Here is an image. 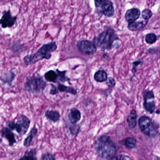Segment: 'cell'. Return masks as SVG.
Here are the masks:
<instances>
[{"mask_svg": "<svg viewBox=\"0 0 160 160\" xmlns=\"http://www.w3.org/2000/svg\"><path fill=\"white\" fill-rule=\"evenodd\" d=\"M141 63V61L140 60L137 61L133 62V70L135 71L136 70L137 67Z\"/></svg>", "mask_w": 160, "mask_h": 160, "instance_id": "33", "label": "cell"}, {"mask_svg": "<svg viewBox=\"0 0 160 160\" xmlns=\"http://www.w3.org/2000/svg\"><path fill=\"white\" fill-rule=\"evenodd\" d=\"M47 83L42 77L33 75L27 78L25 84L26 90L28 92H38L43 90Z\"/></svg>", "mask_w": 160, "mask_h": 160, "instance_id": "5", "label": "cell"}, {"mask_svg": "<svg viewBox=\"0 0 160 160\" xmlns=\"http://www.w3.org/2000/svg\"><path fill=\"white\" fill-rule=\"evenodd\" d=\"M58 46L55 42H51L49 43L44 45L37 51L35 54L28 55L24 58L25 65H31L36 63L41 60L45 59H49L52 57L51 53L56 51Z\"/></svg>", "mask_w": 160, "mask_h": 160, "instance_id": "2", "label": "cell"}, {"mask_svg": "<svg viewBox=\"0 0 160 160\" xmlns=\"http://www.w3.org/2000/svg\"><path fill=\"white\" fill-rule=\"evenodd\" d=\"M137 115L136 111L133 109L130 112V115L128 116L127 119V123L130 129H133L137 125Z\"/></svg>", "mask_w": 160, "mask_h": 160, "instance_id": "15", "label": "cell"}, {"mask_svg": "<svg viewBox=\"0 0 160 160\" xmlns=\"http://www.w3.org/2000/svg\"><path fill=\"white\" fill-rule=\"evenodd\" d=\"M51 90H50V94H52V95H55V94H57L58 93V89L57 88V87L56 86H54L53 84L51 85Z\"/></svg>", "mask_w": 160, "mask_h": 160, "instance_id": "31", "label": "cell"}, {"mask_svg": "<svg viewBox=\"0 0 160 160\" xmlns=\"http://www.w3.org/2000/svg\"><path fill=\"white\" fill-rule=\"evenodd\" d=\"M138 123L140 130L144 134L150 137L155 136L157 134L158 126L149 117L142 116L138 120Z\"/></svg>", "mask_w": 160, "mask_h": 160, "instance_id": "4", "label": "cell"}, {"mask_svg": "<svg viewBox=\"0 0 160 160\" xmlns=\"http://www.w3.org/2000/svg\"><path fill=\"white\" fill-rule=\"evenodd\" d=\"M46 118L54 122H56L59 120L60 114L56 110H48L46 111Z\"/></svg>", "mask_w": 160, "mask_h": 160, "instance_id": "16", "label": "cell"}, {"mask_svg": "<svg viewBox=\"0 0 160 160\" xmlns=\"http://www.w3.org/2000/svg\"><path fill=\"white\" fill-rule=\"evenodd\" d=\"M12 131L7 127H3L1 130L2 137L8 140L10 146H13L17 142L14 134Z\"/></svg>", "mask_w": 160, "mask_h": 160, "instance_id": "12", "label": "cell"}, {"mask_svg": "<svg viewBox=\"0 0 160 160\" xmlns=\"http://www.w3.org/2000/svg\"><path fill=\"white\" fill-rule=\"evenodd\" d=\"M141 15L144 20L148 21L149 19H150L152 17V13L149 9H145L142 11Z\"/></svg>", "mask_w": 160, "mask_h": 160, "instance_id": "26", "label": "cell"}, {"mask_svg": "<svg viewBox=\"0 0 160 160\" xmlns=\"http://www.w3.org/2000/svg\"><path fill=\"white\" fill-rule=\"evenodd\" d=\"M137 144V140L134 138H127L125 141V145L128 148H133Z\"/></svg>", "mask_w": 160, "mask_h": 160, "instance_id": "23", "label": "cell"}, {"mask_svg": "<svg viewBox=\"0 0 160 160\" xmlns=\"http://www.w3.org/2000/svg\"><path fill=\"white\" fill-rule=\"evenodd\" d=\"M143 97L144 99V107L145 110L149 113L152 114L155 110V103L153 101L150 102L149 101L154 99V95L153 92L152 91H146L144 92Z\"/></svg>", "mask_w": 160, "mask_h": 160, "instance_id": "8", "label": "cell"}, {"mask_svg": "<svg viewBox=\"0 0 160 160\" xmlns=\"http://www.w3.org/2000/svg\"><path fill=\"white\" fill-rule=\"evenodd\" d=\"M148 21L140 20L139 21H136L132 23H128V29L130 31L133 32L139 31L142 30L148 24Z\"/></svg>", "mask_w": 160, "mask_h": 160, "instance_id": "13", "label": "cell"}, {"mask_svg": "<svg viewBox=\"0 0 160 160\" xmlns=\"http://www.w3.org/2000/svg\"><path fill=\"white\" fill-rule=\"evenodd\" d=\"M56 72H57V74H58V79L59 80L62 82L70 81V78H69L67 77L66 75H65L66 71H60L58 70H57Z\"/></svg>", "mask_w": 160, "mask_h": 160, "instance_id": "24", "label": "cell"}, {"mask_svg": "<svg viewBox=\"0 0 160 160\" xmlns=\"http://www.w3.org/2000/svg\"><path fill=\"white\" fill-rule=\"evenodd\" d=\"M38 133V129L36 127H33L27 137L25 138L24 141V146L25 147H29L32 142L33 138L37 135Z\"/></svg>", "mask_w": 160, "mask_h": 160, "instance_id": "17", "label": "cell"}, {"mask_svg": "<svg viewBox=\"0 0 160 160\" xmlns=\"http://www.w3.org/2000/svg\"><path fill=\"white\" fill-rule=\"evenodd\" d=\"M16 20L17 17L12 16L10 11H5L1 19V24L3 28H12L15 24Z\"/></svg>", "mask_w": 160, "mask_h": 160, "instance_id": "10", "label": "cell"}, {"mask_svg": "<svg viewBox=\"0 0 160 160\" xmlns=\"http://www.w3.org/2000/svg\"><path fill=\"white\" fill-rule=\"evenodd\" d=\"M31 121L28 117L22 115L15 122V130L20 135H24L28 132L30 125Z\"/></svg>", "mask_w": 160, "mask_h": 160, "instance_id": "6", "label": "cell"}, {"mask_svg": "<svg viewBox=\"0 0 160 160\" xmlns=\"http://www.w3.org/2000/svg\"><path fill=\"white\" fill-rule=\"evenodd\" d=\"M42 160H55V157L54 155L52 154V153H49V152H48V153H44L42 155V158H41Z\"/></svg>", "mask_w": 160, "mask_h": 160, "instance_id": "28", "label": "cell"}, {"mask_svg": "<svg viewBox=\"0 0 160 160\" xmlns=\"http://www.w3.org/2000/svg\"><path fill=\"white\" fill-rule=\"evenodd\" d=\"M118 40V37L115 30L109 28L100 33L93 42L97 47L104 51L112 49L114 42Z\"/></svg>", "mask_w": 160, "mask_h": 160, "instance_id": "3", "label": "cell"}, {"mask_svg": "<svg viewBox=\"0 0 160 160\" xmlns=\"http://www.w3.org/2000/svg\"><path fill=\"white\" fill-rule=\"evenodd\" d=\"M73 125L69 127V130L71 134L74 136H76L78 134L80 130V127L78 125L76 124H72Z\"/></svg>", "mask_w": 160, "mask_h": 160, "instance_id": "27", "label": "cell"}, {"mask_svg": "<svg viewBox=\"0 0 160 160\" xmlns=\"http://www.w3.org/2000/svg\"><path fill=\"white\" fill-rule=\"evenodd\" d=\"M15 74L14 73L11 72L5 74L3 75V77L2 78V80L4 83H8L11 84V83L12 82L13 80L14 79Z\"/></svg>", "mask_w": 160, "mask_h": 160, "instance_id": "22", "label": "cell"}, {"mask_svg": "<svg viewBox=\"0 0 160 160\" xmlns=\"http://www.w3.org/2000/svg\"><path fill=\"white\" fill-rule=\"evenodd\" d=\"M110 160H131L130 157L127 156H125V155H118L117 156H113L109 158Z\"/></svg>", "mask_w": 160, "mask_h": 160, "instance_id": "29", "label": "cell"}, {"mask_svg": "<svg viewBox=\"0 0 160 160\" xmlns=\"http://www.w3.org/2000/svg\"><path fill=\"white\" fill-rule=\"evenodd\" d=\"M105 0H94V4H95V6L96 9L99 10L102 3Z\"/></svg>", "mask_w": 160, "mask_h": 160, "instance_id": "32", "label": "cell"}, {"mask_svg": "<svg viewBox=\"0 0 160 160\" xmlns=\"http://www.w3.org/2000/svg\"><path fill=\"white\" fill-rule=\"evenodd\" d=\"M94 148L97 155L102 159L113 157L117 151V147L109 136H101L95 142Z\"/></svg>", "mask_w": 160, "mask_h": 160, "instance_id": "1", "label": "cell"}, {"mask_svg": "<svg viewBox=\"0 0 160 160\" xmlns=\"http://www.w3.org/2000/svg\"><path fill=\"white\" fill-rule=\"evenodd\" d=\"M44 78L48 82L56 83L58 79V74L57 72H55L53 70H50L45 73Z\"/></svg>", "mask_w": 160, "mask_h": 160, "instance_id": "19", "label": "cell"}, {"mask_svg": "<svg viewBox=\"0 0 160 160\" xmlns=\"http://www.w3.org/2000/svg\"><path fill=\"white\" fill-rule=\"evenodd\" d=\"M37 151L36 150L32 149L30 151H26L24 154V156L22 158H20V160H37V158L35 157Z\"/></svg>", "mask_w": 160, "mask_h": 160, "instance_id": "21", "label": "cell"}, {"mask_svg": "<svg viewBox=\"0 0 160 160\" xmlns=\"http://www.w3.org/2000/svg\"><path fill=\"white\" fill-rule=\"evenodd\" d=\"M94 79L98 82H103L106 81L108 79L107 73L103 70H99L94 75Z\"/></svg>", "mask_w": 160, "mask_h": 160, "instance_id": "18", "label": "cell"}, {"mask_svg": "<svg viewBox=\"0 0 160 160\" xmlns=\"http://www.w3.org/2000/svg\"><path fill=\"white\" fill-rule=\"evenodd\" d=\"M98 10L100 13L106 17H112L115 14V9L113 3L109 0H105Z\"/></svg>", "mask_w": 160, "mask_h": 160, "instance_id": "9", "label": "cell"}, {"mask_svg": "<svg viewBox=\"0 0 160 160\" xmlns=\"http://www.w3.org/2000/svg\"><path fill=\"white\" fill-rule=\"evenodd\" d=\"M77 46L80 52L86 55H93L97 51V47L94 43L88 40L79 41Z\"/></svg>", "mask_w": 160, "mask_h": 160, "instance_id": "7", "label": "cell"}, {"mask_svg": "<svg viewBox=\"0 0 160 160\" xmlns=\"http://www.w3.org/2000/svg\"><path fill=\"white\" fill-rule=\"evenodd\" d=\"M140 10L138 8H132L127 10L125 14V19L128 23L137 21L140 17Z\"/></svg>", "mask_w": 160, "mask_h": 160, "instance_id": "11", "label": "cell"}, {"mask_svg": "<svg viewBox=\"0 0 160 160\" xmlns=\"http://www.w3.org/2000/svg\"><path fill=\"white\" fill-rule=\"evenodd\" d=\"M58 89L60 92H64L66 93H71L72 95H76L77 93V91L75 89L72 87L64 86L62 84H59L58 86Z\"/></svg>", "mask_w": 160, "mask_h": 160, "instance_id": "20", "label": "cell"}, {"mask_svg": "<svg viewBox=\"0 0 160 160\" xmlns=\"http://www.w3.org/2000/svg\"><path fill=\"white\" fill-rule=\"evenodd\" d=\"M106 81L108 87H114L116 85V81H115V79L114 78H108L107 80Z\"/></svg>", "mask_w": 160, "mask_h": 160, "instance_id": "30", "label": "cell"}, {"mask_svg": "<svg viewBox=\"0 0 160 160\" xmlns=\"http://www.w3.org/2000/svg\"><path fill=\"white\" fill-rule=\"evenodd\" d=\"M157 39V36L154 33H150L146 35L145 41L148 44H152L156 42Z\"/></svg>", "mask_w": 160, "mask_h": 160, "instance_id": "25", "label": "cell"}, {"mask_svg": "<svg viewBox=\"0 0 160 160\" xmlns=\"http://www.w3.org/2000/svg\"><path fill=\"white\" fill-rule=\"evenodd\" d=\"M68 117L72 124H76L81 119V112L77 108H73L70 110Z\"/></svg>", "mask_w": 160, "mask_h": 160, "instance_id": "14", "label": "cell"}]
</instances>
